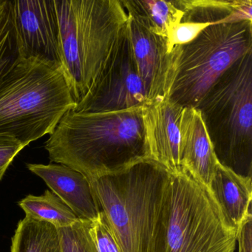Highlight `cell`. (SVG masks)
Here are the masks:
<instances>
[{
  "instance_id": "18",
  "label": "cell",
  "mask_w": 252,
  "mask_h": 252,
  "mask_svg": "<svg viewBox=\"0 0 252 252\" xmlns=\"http://www.w3.org/2000/svg\"><path fill=\"white\" fill-rule=\"evenodd\" d=\"M176 2L184 12L181 22L214 25L230 14L238 0H179Z\"/></svg>"
},
{
  "instance_id": "15",
  "label": "cell",
  "mask_w": 252,
  "mask_h": 252,
  "mask_svg": "<svg viewBox=\"0 0 252 252\" xmlns=\"http://www.w3.org/2000/svg\"><path fill=\"white\" fill-rule=\"evenodd\" d=\"M127 15L135 19L149 31L166 39L169 31L179 24L184 12L176 1L121 0Z\"/></svg>"
},
{
  "instance_id": "13",
  "label": "cell",
  "mask_w": 252,
  "mask_h": 252,
  "mask_svg": "<svg viewBox=\"0 0 252 252\" xmlns=\"http://www.w3.org/2000/svg\"><path fill=\"white\" fill-rule=\"evenodd\" d=\"M28 169L42 178L79 219L95 220L101 211L89 179L65 165L28 163Z\"/></svg>"
},
{
  "instance_id": "20",
  "label": "cell",
  "mask_w": 252,
  "mask_h": 252,
  "mask_svg": "<svg viewBox=\"0 0 252 252\" xmlns=\"http://www.w3.org/2000/svg\"><path fill=\"white\" fill-rule=\"evenodd\" d=\"M91 225V221L79 219L70 226L60 228L62 252H98Z\"/></svg>"
},
{
  "instance_id": "23",
  "label": "cell",
  "mask_w": 252,
  "mask_h": 252,
  "mask_svg": "<svg viewBox=\"0 0 252 252\" xmlns=\"http://www.w3.org/2000/svg\"><path fill=\"white\" fill-rule=\"evenodd\" d=\"M26 147L12 135L0 133V181L16 156Z\"/></svg>"
},
{
  "instance_id": "12",
  "label": "cell",
  "mask_w": 252,
  "mask_h": 252,
  "mask_svg": "<svg viewBox=\"0 0 252 252\" xmlns=\"http://www.w3.org/2000/svg\"><path fill=\"white\" fill-rule=\"evenodd\" d=\"M180 131L181 169L209 191L219 162L197 108L184 107Z\"/></svg>"
},
{
  "instance_id": "11",
  "label": "cell",
  "mask_w": 252,
  "mask_h": 252,
  "mask_svg": "<svg viewBox=\"0 0 252 252\" xmlns=\"http://www.w3.org/2000/svg\"><path fill=\"white\" fill-rule=\"evenodd\" d=\"M183 109L169 98L150 103L143 108L149 158L172 173L181 170L180 122Z\"/></svg>"
},
{
  "instance_id": "1",
  "label": "cell",
  "mask_w": 252,
  "mask_h": 252,
  "mask_svg": "<svg viewBox=\"0 0 252 252\" xmlns=\"http://www.w3.org/2000/svg\"><path fill=\"white\" fill-rule=\"evenodd\" d=\"M143 108L93 113L70 110L45 142L50 160L92 180L150 159Z\"/></svg>"
},
{
  "instance_id": "2",
  "label": "cell",
  "mask_w": 252,
  "mask_h": 252,
  "mask_svg": "<svg viewBox=\"0 0 252 252\" xmlns=\"http://www.w3.org/2000/svg\"><path fill=\"white\" fill-rule=\"evenodd\" d=\"M171 172L151 159L89 180L121 252H159Z\"/></svg>"
},
{
  "instance_id": "4",
  "label": "cell",
  "mask_w": 252,
  "mask_h": 252,
  "mask_svg": "<svg viewBox=\"0 0 252 252\" xmlns=\"http://www.w3.org/2000/svg\"><path fill=\"white\" fill-rule=\"evenodd\" d=\"M75 106L60 66L20 57L0 76V133L24 145L51 135Z\"/></svg>"
},
{
  "instance_id": "25",
  "label": "cell",
  "mask_w": 252,
  "mask_h": 252,
  "mask_svg": "<svg viewBox=\"0 0 252 252\" xmlns=\"http://www.w3.org/2000/svg\"><path fill=\"white\" fill-rule=\"evenodd\" d=\"M237 246L238 252H252V215L237 228Z\"/></svg>"
},
{
  "instance_id": "24",
  "label": "cell",
  "mask_w": 252,
  "mask_h": 252,
  "mask_svg": "<svg viewBox=\"0 0 252 252\" xmlns=\"http://www.w3.org/2000/svg\"><path fill=\"white\" fill-rule=\"evenodd\" d=\"M244 21L252 22V0H238L237 5L227 17L214 25L236 24Z\"/></svg>"
},
{
  "instance_id": "7",
  "label": "cell",
  "mask_w": 252,
  "mask_h": 252,
  "mask_svg": "<svg viewBox=\"0 0 252 252\" xmlns=\"http://www.w3.org/2000/svg\"><path fill=\"white\" fill-rule=\"evenodd\" d=\"M252 51V22L212 25L194 40L174 47L173 76L167 98L196 108L218 79Z\"/></svg>"
},
{
  "instance_id": "6",
  "label": "cell",
  "mask_w": 252,
  "mask_h": 252,
  "mask_svg": "<svg viewBox=\"0 0 252 252\" xmlns=\"http://www.w3.org/2000/svg\"><path fill=\"white\" fill-rule=\"evenodd\" d=\"M237 232L206 187L183 169L171 172L159 252H234Z\"/></svg>"
},
{
  "instance_id": "19",
  "label": "cell",
  "mask_w": 252,
  "mask_h": 252,
  "mask_svg": "<svg viewBox=\"0 0 252 252\" xmlns=\"http://www.w3.org/2000/svg\"><path fill=\"white\" fill-rule=\"evenodd\" d=\"M19 58L13 1L0 0V76L6 73Z\"/></svg>"
},
{
  "instance_id": "14",
  "label": "cell",
  "mask_w": 252,
  "mask_h": 252,
  "mask_svg": "<svg viewBox=\"0 0 252 252\" xmlns=\"http://www.w3.org/2000/svg\"><path fill=\"white\" fill-rule=\"evenodd\" d=\"M252 178L218 164L209 192L231 226L237 229L252 214Z\"/></svg>"
},
{
  "instance_id": "22",
  "label": "cell",
  "mask_w": 252,
  "mask_h": 252,
  "mask_svg": "<svg viewBox=\"0 0 252 252\" xmlns=\"http://www.w3.org/2000/svg\"><path fill=\"white\" fill-rule=\"evenodd\" d=\"M91 232L98 252H121L102 213L91 222Z\"/></svg>"
},
{
  "instance_id": "16",
  "label": "cell",
  "mask_w": 252,
  "mask_h": 252,
  "mask_svg": "<svg viewBox=\"0 0 252 252\" xmlns=\"http://www.w3.org/2000/svg\"><path fill=\"white\" fill-rule=\"evenodd\" d=\"M11 252H62L59 228L46 221L26 216L17 225Z\"/></svg>"
},
{
  "instance_id": "10",
  "label": "cell",
  "mask_w": 252,
  "mask_h": 252,
  "mask_svg": "<svg viewBox=\"0 0 252 252\" xmlns=\"http://www.w3.org/2000/svg\"><path fill=\"white\" fill-rule=\"evenodd\" d=\"M127 33L149 104L167 98L173 76V50L169 53L165 38L152 33L129 16Z\"/></svg>"
},
{
  "instance_id": "5",
  "label": "cell",
  "mask_w": 252,
  "mask_h": 252,
  "mask_svg": "<svg viewBox=\"0 0 252 252\" xmlns=\"http://www.w3.org/2000/svg\"><path fill=\"white\" fill-rule=\"evenodd\" d=\"M196 108L220 164L252 178V51L218 79Z\"/></svg>"
},
{
  "instance_id": "21",
  "label": "cell",
  "mask_w": 252,
  "mask_h": 252,
  "mask_svg": "<svg viewBox=\"0 0 252 252\" xmlns=\"http://www.w3.org/2000/svg\"><path fill=\"white\" fill-rule=\"evenodd\" d=\"M212 23H194V22H181L174 26L166 38L168 51L172 52L176 45H184L194 40L202 32Z\"/></svg>"
},
{
  "instance_id": "3",
  "label": "cell",
  "mask_w": 252,
  "mask_h": 252,
  "mask_svg": "<svg viewBox=\"0 0 252 252\" xmlns=\"http://www.w3.org/2000/svg\"><path fill=\"white\" fill-rule=\"evenodd\" d=\"M61 67L73 99H85L114 61L127 28L121 0H54Z\"/></svg>"
},
{
  "instance_id": "9",
  "label": "cell",
  "mask_w": 252,
  "mask_h": 252,
  "mask_svg": "<svg viewBox=\"0 0 252 252\" xmlns=\"http://www.w3.org/2000/svg\"><path fill=\"white\" fill-rule=\"evenodd\" d=\"M13 17L20 57L61 67L60 30L54 0L13 1Z\"/></svg>"
},
{
  "instance_id": "8",
  "label": "cell",
  "mask_w": 252,
  "mask_h": 252,
  "mask_svg": "<svg viewBox=\"0 0 252 252\" xmlns=\"http://www.w3.org/2000/svg\"><path fill=\"white\" fill-rule=\"evenodd\" d=\"M148 104L126 28L117 55L105 76L91 94L71 110L76 113H109L144 107Z\"/></svg>"
},
{
  "instance_id": "17",
  "label": "cell",
  "mask_w": 252,
  "mask_h": 252,
  "mask_svg": "<svg viewBox=\"0 0 252 252\" xmlns=\"http://www.w3.org/2000/svg\"><path fill=\"white\" fill-rule=\"evenodd\" d=\"M19 205L26 216L46 221L59 229L70 226L79 219L62 199L48 190L41 196L30 194L20 200Z\"/></svg>"
}]
</instances>
